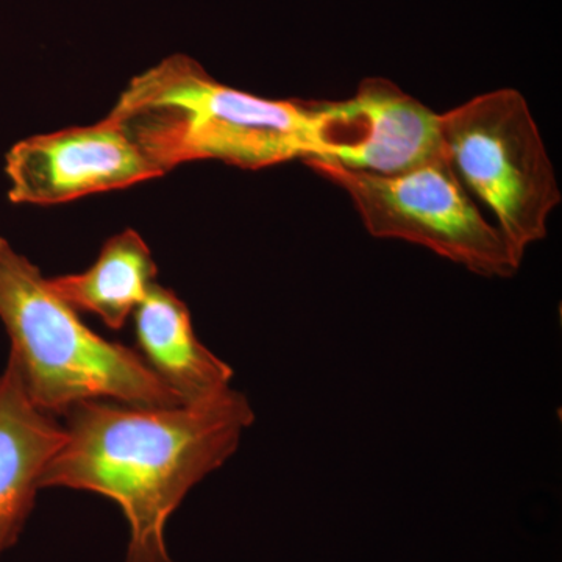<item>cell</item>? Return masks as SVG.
Instances as JSON below:
<instances>
[{
    "instance_id": "obj_1",
    "label": "cell",
    "mask_w": 562,
    "mask_h": 562,
    "mask_svg": "<svg viewBox=\"0 0 562 562\" xmlns=\"http://www.w3.org/2000/svg\"><path fill=\"white\" fill-rule=\"evenodd\" d=\"M65 416V439L41 490L94 492L127 519L124 562H176L166 527L188 492L238 452L255 412L243 392L169 408L85 401Z\"/></svg>"
},
{
    "instance_id": "obj_2",
    "label": "cell",
    "mask_w": 562,
    "mask_h": 562,
    "mask_svg": "<svg viewBox=\"0 0 562 562\" xmlns=\"http://www.w3.org/2000/svg\"><path fill=\"white\" fill-rule=\"evenodd\" d=\"M110 114L165 173L191 161L257 171L325 155L322 102L236 90L181 55L135 77Z\"/></svg>"
},
{
    "instance_id": "obj_3",
    "label": "cell",
    "mask_w": 562,
    "mask_h": 562,
    "mask_svg": "<svg viewBox=\"0 0 562 562\" xmlns=\"http://www.w3.org/2000/svg\"><path fill=\"white\" fill-rule=\"evenodd\" d=\"M0 321L10 336L9 362L44 412L65 414L85 401L146 408L183 405L138 350L92 331L52 290L38 266L0 236Z\"/></svg>"
},
{
    "instance_id": "obj_4",
    "label": "cell",
    "mask_w": 562,
    "mask_h": 562,
    "mask_svg": "<svg viewBox=\"0 0 562 562\" xmlns=\"http://www.w3.org/2000/svg\"><path fill=\"white\" fill-rule=\"evenodd\" d=\"M441 138L462 183L486 203L522 265L528 247L546 238L561 202L552 160L524 95L502 88L447 111Z\"/></svg>"
},
{
    "instance_id": "obj_5",
    "label": "cell",
    "mask_w": 562,
    "mask_h": 562,
    "mask_svg": "<svg viewBox=\"0 0 562 562\" xmlns=\"http://www.w3.org/2000/svg\"><path fill=\"white\" fill-rule=\"evenodd\" d=\"M303 162L349 195L375 238L417 244L490 279H509L519 271L508 243L472 201L446 151L394 176L357 171L325 158Z\"/></svg>"
},
{
    "instance_id": "obj_6",
    "label": "cell",
    "mask_w": 562,
    "mask_h": 562,
    "mask_svg": "<svg viewBox=\"0 0 562 562\" xmlns=\"http://www.w3.org/2000/svg\"><path fill=\"white\" fill-rule=\"evenodd\" d=\"M5 173L10 202L38 206L165 176L111 114L98 124L21 139L7 151Z\"/></svg>"
},
{
    "instance_id": "obj_7",
    "label": "cell",
    "mask_w": 562,
    "mask_h": 562,
    "mask_svg": "<svg viewBox=\"0 0 562 562\" xmlns=\"http://www.w3.org/2000/svg\"><path fill=\"white\" fill-rule=\"evenodd\" d=\"M322 105L327 116L325 160L394 176L443 154L441 114L390 80L371 77L353 98Z\"/></svg>"
},
{
    "instance_id": "obj_8",
    "label": "cell",
    "mask_w": 562,
    "mask_h": 562,
    "mask_svg": "<svg viewBox=\"0 0 562 562\" xmlns=\"http://www.w3.org/2000/svg\"><path fill=\"white\" fill-rule=\"evenodd\" d=\"M65 430L25 392L16 369L0 373V560L20 539L41 491V476Z\"/></svg>"
},
{
    "instance_id": "obj_9",
    "label": "cell",
    "mask_w": 562,
    "mask_h": 562,
    "mask_svg": "<svg viewBox=\"0 0 562 562\" xmlns=\"http://www.w3.org/2000/svg\"><path fill=\"white\" fill-rule=\"evenodd\" d=\"M138 353L183 405L231 390L235 372L195 335L187 303L155 281L133 313Z\"/></svg>"
},
{
    "instance_id": "obj_10",
    "label": "cell",
    "mask_w": 562,
    "mask_h": 562,
    "mask_svg": "<svg viewBox=\"0 0 562 562\" xmlns=\"http://www.w3.org/2000/svg\"><path fill=\"white\" fill-rule=\"evenodd\" d=\"M157 265L139 233L127 228L103 244L87 271L49 279L52 290L76 312L94 314L121 330L146 297L157 277Z\"/></svg>"
}]
</instances>
